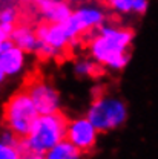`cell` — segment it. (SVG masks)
Here are the masks:
<instances>
[{
	"label": "cell",
	"mask_w": 158,
	"mask_h": 159,
	"mask_svg": "<svg viewBox=\"0 0 158 159\" xmlns=\"http://www.w3.org/2000/svg\"><path fill=\"white\" fill-rule=\"evenodd\" d=\"M5 43H6V41H5ZM5 43H3V44L0 46V54H2V51H3V46H5Z\"/></svg>",
	"instance_id": "obj_14"
},
{
	"label": "cell",
	"mask_w": 158,
	"mask_h": 159,
	"mask_svg": "<svg viewBox=\"0 0 158 159\" xmlns=\"http://www.w3.org/2000/svg\"><path fill=\"white\" fill-rule=\"evenodd\" d=\"M81 150L71 141L63 139L45 155V159H81Z\"/></svg>",
	"instance_id": "obj_9"
},
{
	"label": "cell",
	"mask_w": 158,
	"mask_h": 159,
	"mask_svg": "<svg viewBox=\"0 0 158 159\" xmlns=\"http://www.w3.org/2000/svg\"><path fill=\"white\" fill-rule=\"evenodd\" d=\"M5 75H6V70H5V67L2 66V63H0V83L3 81V78H5Z\"/></svg>",
	"instance_id": "obj_12"
},
{
	"label": "cell",
	"mask_w": 158,
	"mask_h": 159,
	"mask_svg": "<svg viewBox=\"0 0 158 159\" xmlns=\"http://www.w3.org/2000/svg\"><path fill=\"white\" fill-rule=\"evenodd\" d=\"M111 8H115L121 12H144L146 11V0H106Z\"/></svg>",
	"instance_id": "obj_10"
},
{
	"label": "cell",
	"mask_w": 158,
	"mask_h": 159,
	"mask_svg": "<svg viewBox=\"0 0 158 159\" xmlns=\"http://www.w3.org/2000/svg\"><path fill=\"white\" fill-rule=\"evenodd\" d=\"M25 159H45V156H41V155H29Z\"/></svg>",
	"instance_id": "obj_13"
},
{
	"label": "cell",
	"mask_w": 158,
	"mask_h": 159,
	"mask_svg": "<svg viewBox=\"0 0 158 159\" xmlns=\"http://www.w3.org/2000/svg\"><path fill=\"white\" fill-rule=\"evenodd\" d=\"M40 116L39 110L34 104L32 98L28 95L26 90L20 87L16 93H12L9 99L3 106V113H2V122L11 132L14 136L20 139H25L34 122Z\"/></svg>",
	"instance_id": "obj_3"
},
{
	"label": "cell",
	"mask_w": 158,
	"mask_h": 159,
	"mask_svg": "<svg viewBox=\"0 0 158 159\" xmlns=\"http://www.w3.org/2000/svg\"><path fill=\"white\" fill-rule=\"evenodd\" d=\"M97 129L89 121V118L72 119L68 124L66 130V139L71 141L77 148L81 150V153H89L94 150L97 144Z\"/></svg>",
	"instance_id": "obj_6"
},
{
	"label": "cell",
	"mask_w": 158,
	"mask_h": 159,
	"mask_svg": "<svg viewBox=\"0 0 158 159\" xmlns=\"http://www.w3.org/2000/svg\"><path fill=\"white\" fill-rule=\"evenodd\" d=\"M69 119L60 110L40 115L34 122L29 135L25 138V145L29 155L45 156L60 141L66 139Z\"/></svg>",
	"instance_id": "obj_2"
},
{
	"label": "cell",
	"mask_w": 158,
	"mask_h": 159,
	"mask_svg": "<svg viewBox=\"0 0 158 159\" xmlns=\"http://www.w3.org/2000/svg\"><path fill=\"white\" fill-rule=\"evenodd\" d=\"M0 63L6 74H16L23 64V51L12 41H6L0 54Z\"/></svg>",
	"instance_id": "obj_8"
},
{
	"label": "cell",
	"mask_w": 158,
	"mask_h": 159,
	"mask_svg": "<svg viewBox=\"0 0 158 159\" xmlns=\"http://www.w3.org/2000/svg\"><path fill=\"white\" fill-rule=\"evenodd\" d=\"M134 37L131 28L100 26L91 41V49L98 63L112 67H123L129 60V46Z\"/></svg>",
	"instance_id": "obj_1"
},
{
	"label": "cell",
	"mask_w": 158,
	"mask_h": 159,
	"mask_svg": "<svg viewBox=\"0 0 158 159\" xmlns=\"http://www.w3.org/2000/svg\"><path fill=\"white\" fill-rule=\"evenodd\" d=\"M22 89L32 98L40 115L52 113L59 110V93L46 81V77L39 69H32L23 80Z\"/></svg>",
	"instance_id": "obj_5"
},
{
	"label": "cell",
	"mask_w": 158,
	"mask_h": 159,
	"mask_svg": "<svg viewBox=\"0 0 158 159\" xmlns=\"http://www.w3.org/2000/svg\"><path fill=\"white\" fill-rule=\"evenodd\" d=\"M8 34L5 32V29H3V26H2V23H0V46L5 43V41H8Z\"/></svg>",
	"instance_id": "obj_11"
},
{
	"label": "cell",
	"mask_w": 158,
	"mask_h": 159,
	"mask_svg": "<svg viewBox=\"0 0 158 159\" xmlns=\"http://www.w3.org/2000/svg\"><path fill=\"white\" fill-rule=\"evenodd\" d=\"M32 3L37 6V11L41 12L45 20H49L54 23H65L72 16L68 3L61 0H37Z\"/></svg>",
	"instance_id": "obj_7"
},
{
	"label": "cell",
	"mask_w": 158,
	"mask_h": 159,
	"mask_svg": "<svg viewBox=\"0 0 158 159\" xmlns=\"http://www.w3.org/2000/svg\"><path fill=\"white\" fill-rule=\"evenodd\" d=\"M126 106L121 99L109 95L104 87L95 89L88 118L98 132H109L120 127L126 121Z\"/></svg>",
	"instance_id": "obj_4"
}]
</instances>
